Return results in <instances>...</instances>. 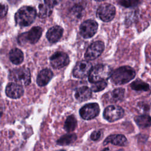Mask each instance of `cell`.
Here are the masks:
<instances>
[{
  "label": "cell",
  "instance_id": "obj_1",
  "mask_svg": "<svg viewBox=\"0 0 151 151\" xmlns=\"http://www.w3.org/2000/svg\"><path fill=\"white\" fill-rule=\"evenodd\" d=\"M136 76L134 69L129 66H122L114 70L111 75V81L115 84L121 85L131 81Z\"/></svg>",
  "mask_w": 151,
  "mask_h": 151
},
{
  "label": "cell",
  "instance_id": "obj_2",
  "mask_svg": "<svg viewBox=\"0 0 151 151\" xmlns=\"http://www.w3.org/2000/svg\"><path fill=\"white\" fill-rule=\"evenodd\" d=\"M36 15V11L34 8L29 6H22L15 14V22L21 27L28 26L34 21Z\"/></svg>",
  "mask_w": 151,
  "mask_h": 151
},
{
  "label": "cell",
  "instance_id": "obj_3",
  "mask_svg": "<svg viewBox=\"0 0 151 151\" xmlns=\"http://www.w3.org/2000/svg\"><path fill=\"white\" fill-rule=\"evenodd\" d=\"M112 70L110 66L107 64H100L92 68L88 76L90 82L94 83L101 81H106L110 78Z\"/></svg>",
  "mask_w": 151,
  "mask_h": 151
},
{
  "label": "cell",
  "instance_id": "obj_4",
  "mask_svg": "<svg viewBox=\"0 0 151 151\" xmlns=\"http://www.w3.org/2000/svg\"><path fill=\"white\" fill-rule=\"evenodd\" d=\"M9 80L22 86H27L31 82L30 71L24 67L14 68L9 74Z\"/></svg>",
  "mask_w": 151,
  "mask_h": 151
},
{
  "label": "cell",
  "instance_id": "obj_5",
  "mask_svg": "<svg viewBox=\"0 0 151 151\" xmlns=\"http://www.w3.org/2000/svg\"><path fill=\"white\" fill-rule=\"evenodd\" d=\"M116 14L115 7L109 4L101 5L97 10V17L104 22L111 21Z\"/></svg>",
  "mask_w": 151,
  "mask_h": 151
},
{
  "label": "cell",
  "instance_id": "obj_6",
  "mask_svg": "<svg viewBox=\"0 0 151 151\" xmlns=\"http://www.w3.org/2000/svg\"><path fill=\"white\" fill-rule=\"evenodd\" d=\"M98 24L92 19H88L84 21L80 27V35L84 38L92 37L97 32Z\"/></svg>",
  "mask_w": 151,
  "mask_h": 151
},
{
  "label": "cell",
  "instance_id": "obj_7",
  "mask_svg": "<svg viewBox=\"0 0 151 151\" xmlns=\"http://www.w3.org/2000/svg\"><path fill=\"white\" fill-rule=\"evenodd\" d=\"M104 49V44L101 41L93 42L87 49L84 57L87 60H93L99 57Z\"/></svg>",
  "mask_w": 151,
  "mask_h": 151
},
{
  "label": "cell",
  "instance_id": "obj_8",
  "mask_svg": "<svg viewBox=\"0 0 151 151\" xmlns=\"http://www.w3.org/2000/svg\"><path fill=\"white\" fill-rule=\"evenodd\" d=\"M92 68L91 64L88 61L82 60L78 61L73 69V76L78 78H84L89 76Z\"/></svg>",
  "mask_w": 151,
  "mask_h": 151
},
{
  "label": "cell",
  "instance_id": "obj_9",
  "mask_svg": "<svg viewBox=\"0 0 151 151\" xmlns=\"http://www.w3.org/2000/svg\"><path fill=\"white\" fill-rule=\"evenodd\" d=\"M100 107L98 104L95 103H88L85 104L80 110L81 117L85 120L94 119L99 114Z\"/></svg>",
  "mask_w": 151,
  "mask_h": 151
},
{
  "label": "cell",
  "instance_id": "obj_10",
  "mask_svg": "<svg viewBox=\"0 0 151 151\" xmlns=\"http://www.w3.org/2000/svg\"><path fill=\"white\" fill-rule=\"evenodd\" d=\"M123 109L118 106L111 105L107 106L103 113L104 117L109 122H114L123 117Z\"/></svg>",
  "mask_w": 151,
  "mask_h": 151
},
{
  "label": "cell",
  "instance_id": "obj_11",
  "mask_svg": "<svg viewBox=\"0 0 151 151\" xmlns=\"http://www.w3.org/2000/svg\"><path fill=\"white\" fill-rule=\"evenodd\" d=\"M70 60L68 55L63 52H56L50 57V63L54 68H63L69 63Z\"/></svg>",
  "mask_w": 151,
  "mask_h": 151
},
{
  "label": "cell",
  "instance_id": "obj_12",
  "mask_svg": "<svg viewBox=\"0 0 151 151\" xmlns=\"http://www.w3.org/2000/svg\"><path fill=\"white\" fill-rule=\"evenodd\" d=\"M6 96L11 99H18L24 94L22 86L14 82L9 83L5 89Z\"/></svg>",
  "mask_w": 151,
  "mask_h": 151
},
{
  "label": "cell",
  "instance_id": "obj_13",
  "mask_svg": "<svg viewBox=\"0 0 151 151\" xmlns=\"http://www.w3.org/2000/svg\"><path fill=\"white\" fill-rule=\"evenodd\" d=\"M63 33V29L58 25H55L48 30L46 37L50 42L54 43L57 42L61 38Z\"/></svg>",
  "mask_w": 151,
  "mask_h": 151
},
{
  "label": "cell",
  "instance_id": "obj_14",
  "mask_svg": "<svg viewBox=\"0 0 151 151\" xmlns=\"http://www.w3.org/2000/svg\"><path fill=\"white\" fill-rule=\"evenodd\" d=\"M42 32V29L40 27H34L32 28L28 32L24 34L26 42L30 44H35L40 38Z\"/></svg>",
  "mask_w": 151,
  "mask_h": 151
},
{
  "label": "cell",
  "instance_id": "obj_15",
  "mask_svg": "<svg viewBox=\"0 0 151 151\" xmlns=\"http://www.w3.org/2000/svg\"><path fill=\"white\" fill-rule=\"evenodd\" d=\"M126 137L122 134H111L108 136L103 142L104 145L108 143H111L114 145L124 146L127 145Z\"/></svg>",
  "mask_w": 151,
  "mask_h": 151
},
{
  "label": "cell",
  "instance_id": "obj_16",
  "mask_svg": "<svg viewBox=\"0 0 151 151\" xmlns=\"http://www.w3.org/2000/svg\"><path fill=\"white\" fill-rule=\"evenodd\" d=\"M53 73L50 69L45 68L42 70L38 74L37 83L39 86H45L51 80Z\"/></svg>",
  "mask_w": 151,
  "mask_h": 151
},
{
  "label": "cell",
  "instance_id": "obj_17",
  "mask_svg": "<svg viewBox=\"0 0 151 151\" xmlns=\"http://www.w3.org/2000/svg\"><path fill=\"white\" fill-rule=\"evenodd\" d=\"M91 89L87 86H83L78 88L75 93L76 99L80 101L88 100L92 94Z\"/></svg>",
  "mask_w": 151,
  "mask_h": 151
},
{
  "label": "cell",
  "instance_id": "obj_18",
  "mask_svg": "<svg viewBox=\"0 0 151 151\" xmlns=\"http://www.w3.org/2000/svg\"><path fill=\"white\" fill-rule=\"evenodd\" d=\"M9 58L13 64L18 65L22 63L24 60V54L19 49L13 48L9 51Z\"/></svg>",
  "mask_w": 151,
  "mask_h": 151
},
{
  "label": "cell",
  "instance_id": "obj_19",
  "mask_svg": "<svg viewBox=\"0 0 151 151\" xmlns=\"http://www.w3.org/2000/svg\"><path fill=\"white\" fill-rule=\"evenodd\" d=\"M134 121L140 128H146L151 126V117L149 115L137 116L134 117Z\"/></svg>",
  "mask_w": 151,
  "mask_h": 151
},
{
  "label": "cell",
  "instance_id": "obj_20",
  "mask_svg": "<svg viewBox=\"0 0 151 151\" xmlns=\"http://www.w3.org/2000/svg\"><path fill=\"white\" fill-rule=\"evenodd\" d=\"M124 96V89L119 88L114 89L109 94V100L110 102H117L122 101Z\"/></svg>",
  "mask_w": 151,
  "mask_h": 151
},
{
  "label": "cell",
  "instance_id": "obj_21",
  "mask_svg": "<svg viewBox=\"0 0 151 151\" xmlns=\"http://www.w3.org/2000/svg\"><path fill=\"white\" fill-rule=\"evenodd\" d=\"M77 139L76 134H67L61 136L57 142L58 145L65 146L73 143Z\"/></svg>",
  "mask_w": 151,
  "mask_h": 151
},
{
  "label": "cell",
  "instance_id": "obj_22",
  "mask_svg": "<svg viewBox=\"0 0 151 151\" xmlns=\"http://www.w3.org/2000/svg\"><path fill=\"white\" fill-rule=\"evenodd\" d=\"M130 86L133 90L136 91H148L149 90V85L139 79L133 81Z\"/></svg>",
  "mask_w": 151,
  "mask_h": 151
},
{
  "label": "cell",
  "instance_id": "obj_23",
  "mask_svg": "<svg viewBox=\"0 0 151 151\" xmlns=\"http://www.w3.org/2000/svg\"><path fill=\"white\" fill-rule=\"evenodd\" d=\"M77 126V120L73 115H70L67 117L64 123V129L68 132H71L73 131Z\"/></svg>",
  "mask_w": 151,
  "mask_h": 151
},
{
  "label": "cell",
  "instance_id": "obj_24",
  "mask_svg": "<svg viewBox=\"0 0 151 151\" xmlns=\"http://www.w3.org/2000/svg\"><path fill=\"white\" fill-rule=\"evenodd\" d=\"M52 8L47 6L46 4H40L39 5L38 16L41 18H45L50 15L52 12Z\"/></svg>",
  "mask_w": 151,
  "mask_h": 151
},
{
  "label": "cell",
  "instance_id": "obj_25",
  "mask_svg": "<svg viewBox=\"0 0 151 151\" xmlns=\"http://www.w3.org/2000/svg\"><path fill=\"white\" fill-rule=\"evenodd\" d=\"M84 12V8L82 6L80 5H74L71 9V15L76 18H80Z\"/></svg>",
  "mask_w": 151,
  "mask_h": 151
},
{
  "label": "cell",
  "instance_id": "obj_26",
  "mask_svg": "<svg viewBox=\"0 0 151 151\" xmlns=\"http://www.w3.org/2000/svg\"><path fill=\"white\" fill-rule=\"evenodd\" d=\"M107 86V83L106 81H101L94 83L91 85V89L93 91L98 92L104 90Z\"/></svg>",
  "mask_w": 151,
  "mask_h": 151
},
{
  "label": "cell",
  "instance_id": "obj_27",
  "mask_svg": "<svg viewBox=\"0 0 151 151\" xmlns=\"http://www.w3.org/2000/svg\"><path fill=\"white\" fill-rule=\"evenodd\" d=\"M142 0H120L119 3L124 7H133L141 2Z\"/></svg>",
  "mask_w": 151,
  "mask_h": 151
},
{
  "label": "cell",
  "instance_id": "obj_28",
  "mask_svg": "<svg viewBox=\"0 0 151 151\" xmlns=\"http://www.w3.org/2000/svg\"><path fill=\"white\" fill-rule=\"evenodd\" d=\"M62 0H44L45 4L49 7L52 8L54 6L59 4Z\"/></svg>",
  "mask_w": 151,
  "mask_h": 151
},
{
  "label": "cell",
  "instance_id": "obj_29",
  "mask_svg": "<svg viewBox=\"0 0 151 151\" xmlns=\"http://www.w3.org/2000/svg\"><path fill=\"white\" fill-rule=\"evenodd\" d=\"M101 131L96 130V131L93 132L91 133L90 137L93 140H97L101 137Z\"/></svg>",
  "mask_w": 151,
  "mask_h": 151
},
{
  "label": "cell",
  "instance_id": "obj_30",
  "mask_svg": "<svg viewBox=\"0 0 151 151\" xmlns=\"http://www.w3.org/2000/svg\"><path fill=\"white\" fill-rule=\"evenodd\" d=\"M8 11V6L6 4H2L1 6V17H5Z\"/></svg>",
  "mask_w": 151,
  "mask_h": 151
},
{
  "label": "cell",
  "instance_id": "obj_31",
  "mask_svg": "<svg viewBox=\"0 0 151 151\" xmlns=\"http://www.w3.org/2000/svg\"><path fill=\"white\" fill-rule=\"evenodd\" d=\"M19 0H8V1L12 5H15L19 2Z\"/></svg>",
  "mask_w": 151,
  "mask_h": 151
},
{
  "label": "cell",
  "instance_id": "obj_32",
  "mask_svg": "<svg viewBox=\"0 0 151 151\" xmlns=\"http://www.w3.org/2000/svg\"><path fill=\"white\" fill-rule=\"evenodd\" d=\"M102 151H111V150H110V149L109 148H105Z\"/></svg>",
  "mask_w": 151,
  "mask_h": 151
},
{
  "label": "cell",
  "instance_id": "obj_33",
  "mask_svg": "<svg viewBox=\"0 0 151 151\" xmlns=\"http://www.w3.org/2000/svg\"><path fill=\"white\" fill-rule=\"evenodd\" d=\"M96 1H105V0H94Z\"/></svg>",
  "mask_w": 151,
  "mask_h": 151
},
{
  "label": "cell",
  "instance_id": "obj_34",
  "mask_svg": "<svg viewBox=\"0 0 151 151\" xmlns=\"http://www.w3.org/2000/svg\"><path fill=\"white\" fill-rule=\"evenodd\" d=\"M57 151H65L64 150H57Z\"/></svg>",
  "mask_w": 151,
  "mask_h": 151
}]
</instances>
